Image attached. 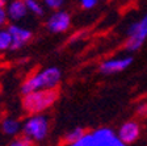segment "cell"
Instances as JSON below:
<instances>
[{"label":"cell","instance_id":"cell-9","mask_svg":"<svg viewBox=\"0 0 147 146\" xmlns=\"http://www.w3.org/2000/svg\"><path fill=\"white\" fill-rule=\"evenodd\" d=\"M117 136L123 143L126 145H131V143L137 142L138 138L141 137V125L137 121H126L119 126Z\"/></svg>","mask_w":147,"mask_h":146},{"label":"cell","instance_id":"cell-11","mask_svg":"<svg viewBox=\"0 0 147 146\" xmlns=\"http://www.w3.org/2000/svg\"><path fill=\"white\" fill-rule=\"evenodd\" d=\"M22 129V124L18 121L15 117H4L1 120V130L4 134L9 136V137H13V136H17Z\"/></svg>","mask_w":147,"mask_h":146},{"label":"cell","instance_id":"cell-4","mask_svg":"<svg viewBox=\"0 0 147 146\" xmlns=\"http://www.w3.org/2000/svg\"><path fill=\"white\" fill-rule=\"evenodd\" d=\"M67 146H129L118 138L110 128H98L96 130L88 132L78 142Z\"/></svg>","mask_w":147,"mask_h":146},{"label":"cell","instance_id":"cell-3","mask_svg":"<svg viewBox=\"0 0 147 146\" xmlns=\"http://www.w3.org/2000/svg\"><path fill=\"white\" fill-rule=\"evenodd\" d=\"M22 134L33 142H42L50 132V120L45 113L29 115L22 122Z\"/></svg>","mask_w":147,"mask_h":146},{"label":"cell","instance_id":"cell-8","mask_svg":"<svg viewBox=\"0 0 147 146\" xmlns=\"http://www.w3.org/2000/svg\"><path fill=\"white\" fill-rule=\"evenodd\" d=\"M133 62V57H121V58H112L101 62L98 66V71L104 75H112L116 73H121L127 69Z\"/></svg>","mask_w":147,"mask_h":146},{"label":"cell","instance_id":"cell-13","mask_svg":"<svg viewBox=\"0 0 147 146\" xmlns=\"http://www.w3.org/2000/svg\"><path fill=\"white\" fill-rule=\"evenodd\" d=\"M86 133H87V132L84 130L83 128H80V126H79V128H74L72 130L67 132V133L63 136L64 145L67 146V145H71V143H74V142H78V141H79Z\"/></svg>","mask_w":147,"mask_h":146},{"label":"cell","instance_id":"cell-2","mask_svg":"<svg viewBox=\"0 0 147 146\" xmlns=\"http://www.w3.org/2000/svg\"><path fill=\"white\" fill-rule=\"evenodd\" d=\"M59 99L58 88L54 90H38L29 94L22 95L21 107L24 112L29 115H40L45 113L54 105Z\"/></svg>","mask_w":147,"mask_h":146},{"label":"cell","instance_id":"cell-6","mask_svg":"<svg viewBox=\"0 0 147 146\" xmlns=\"http://www.w3.org/2000/svg\"><path fill=\"white\" fill-rule=\"evenodd\" d=\"M46 29L53 34L66 33L72 25V16L66 9H58L53 11L46 18Z\"/></svg>","mask_w":147,"mask_h":146},{"label":"cell","instance_id":"cell-10","mask_svg":"<svg viewBox=\"0 0 147 146\" xmlns=\"http://www.w3.org/2000/svg\"><path fill=\"white\" fill-rule=\"evenodd\" d=\"M5 11H7V15H8V20L11 22L21 21V20H24L29 15L25 0H11V1L7 3Z\"/></svg>","mask_w":147,"mask_h":146},{"label":"cell","instance_id":"cell-19","mask_svg":"<svg viewBox=\"0 0 147 146\" xmlns=\"http://www.w3.org/2000/svg\"><path fill=\"white\" fill-rule=\"evenodd\" d=\"M137 115L143 117V116H147V104H142L137 108Z\"/></svg>","mask_w":147,"mask_h":146},{"label":"cell","instance_id":"cell-16","mask_svg":"<svg viewBox=\"0 0 147 146\" xmlns=\"http://www.w3.org/2000/svg\"><path fill=\"white\" fill-rule=\"evenodd\" d=\"M33 143H34L33 141H30L29 138H26L25 136H22V137L15 138L8 146H33Z\"/></svg>","mask_w":147,"mask_h":146},{"label":"cell","instance_id":"cell-1","mask_svg":"<svg viewBox=\"0 0 147 146\" xmlns=\"http://www.w3.org/2000/svg\"><path fill=\"white\" fill-rule=\"evenodd\" d=\"M62 80V71L57 66H50L41 69L37 73L32 74L22 82L21 94H29L38 90H54L58 88Z\"/></svg>","mask_w":147,"mask_h":146},{"label":"cell","instance_id":"cell-17","mask_svg":"<svg viewBox=\"0 0 147 146\" xmlns=\"http://www.w3.org/2000/svg\"><path fill=\"white\" fill-rule=\"evenodd\" d=\"M97 3H98V0H79V4L82 7V9H86V11L95 8L97 5Z\"/></svg>","mask_w":147,"mask_h":146},{"label":"cell","instance_id":"cell-12","mask_svg":"<svg viewBox=\"0 0 147 146\" xmlns=\"http://www.w3.org/2000/svg\"><path fill=\"white\" fill-rule=\"evenodd\" d=\"M29 13L36 17H42L45 15V5L41 0H25Z\"/></svg>","mask_w":147,"mask_h":146},{"label":"cell","instance_id":"cell-20","mask_svg":"<svg viewBox=\"0 0 147 146\" xmlns=\"http://www.w3.org/2000/svg\"><path fill=\"white\" fill-rule=\"evenodd\" d=\"M7 3H8V0H0V7H5Z\"/></svg>","mask_w":147,"mask_h":146},{"label":"cell","instance_id":"cell-14","mask_svg":"<svg viewBox=\"0 0 147 146\" xmlns=\"http://www.w3.org/2000/svg\"><path fill=\"white\" fill-rule=\"evenodd\" d=\"M12 49V37L9 31L5 28L0 29V52H7Z\"/></svg>","mask_w":147,"mask_h":146},{"label":"cell","instance_id":"cell-7","mask_svg":"<svg viewBox=\"0 0 147 146\" xmlns=\"http://www.w3.org/2000/svg\"><path fill=\"white\" fill-rule=\"evenodd\" d=\"M7 29L9 31L11 37H12V49L11 50H18V49L24 48L33 38V32L29 28L18 24V22H9L7 25Z\"/></svg>","mask_w":147,"mask_h":146},{"label":"cell","instance_id":"cell-15","mask_svg":"<svg viewBox=\"0 0 147 146\" xmlns=\"http://www.w3.org/2000/svg\"><path fill=\"white\" fill-rule=\"evenodd\" d=\"M67 0H42L45 8L50 9V11H58V9H63L64 4Z\"/></svg>","mask_w":147,"mask_h":146},{"label":"cell","instance_id":"cell-5","mask_svg":"<svg viewBox=\"0 0 147 146\" xmlns=\"http://www.w3.org/2000/svg\"><path fill=\"white\" fill-rule=\"evenodd\" d=\"M127 40L125 48L129 52H137L143 45L147 38V15H144L139 21L131 22L127 28Z\"/></svg>","mask_w":147,"mask_h":146},{"label":"cell","instance_id":"cell-18","mask_svg":"<svg viewBox=\"0 0 147 146\" xmlns=\"http://www.w3.org/2000/svg\"><path fill=\"white\" fill-rule=\"evenodd\" d=\"M8 15H7L5 7H0V29L8 25Z\"/></svg>","mask_w":147,"mask_h":146}]
</instances>
